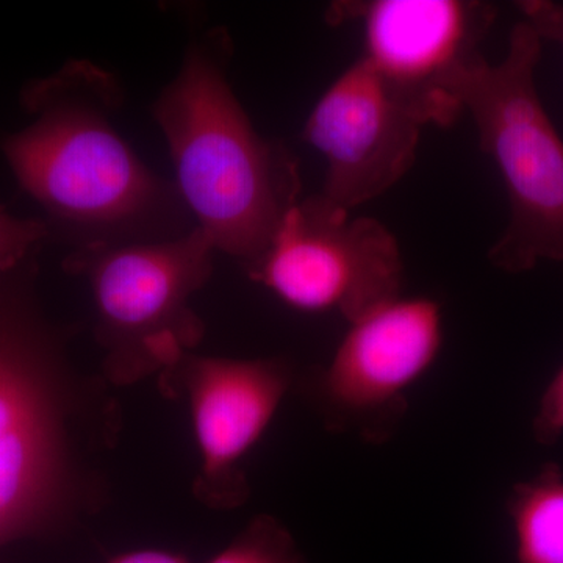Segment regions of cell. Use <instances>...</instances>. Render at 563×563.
Segmentation results:
<instances>
[{
    "label": "cell",
    "instance_id": "obj_16",
    "mask_svg": "<svg viewBox=\"0 0 563 563\" xmlns=\"http://www.w3.org/2000/svg\"><path fill=\"white\" fill-rule=\"evenodd\" d=\"M109 563H190V559L166 550H135L117 555Z\"/></svg>",
    "mask_w": 563,
    "mask_h": 563
},
{
    "label": "cell",
    "instance_id": "obj_6",
    "mask_svg": "<svg viewBox=\"0 0 563 563\" xmlns=\"http://www.w3.org/2000/svg\"><path fill=\"white\" fill-rule=\"evenodd\" d=\"M244 269L291 309L347 322L401 296L404 280L401 250L383 222L351 217L322 195L299 199Z\"/></svg>",
    "mask_w": 563,
    "mask_h": 563
},
{
    "label": "cell",
    "instance_id": "obj_9",
    "mask_svg": "<svg viewBox=\"0 0 563 563\" xmlns=\"http://www.w3.org/2000/svg\"><path fill=\"white\" fill-rule=\"evenodd\" d=\"M429 124L420 103L358 58L322 92L303 125L302 139L328 163L321 195L346 210L384 195L412 168Z\"/></svg>",
    "mask_w": 563,
    "mask_h": 563
},
{
    "label": "cell",
    "instance_id": "obj_2",
    "mask_svg": "<svg viewBox=\"0 0 563 563\" xmlns=\"http://www.w3.org/2000/svg\"><path fill=\"white\" fill-rule=\"evenodd\" d=\"M20 101L32 120L0 151L69 251L165 242L196 228L174 180L152 172L118 131L125 90L117 74L69 60L27 81Z\"/></svg>",
    "mask_w": 563,
    "mask_h": 563
},
{
    "label": "cell",
    "instance_id": "obj_8",
    "mask_svg": "<svg viewBox=\"0 0 563 563\" xmlns=\"http://www.w3.org/2000/svg\"><path fill=\"white\" fill-rule=\"evenodd\" d=\"M166 396L190 412L198 446L196 499L213 510H233L250 499L242 463L261 442L290 390L287 358H229L188 352L158 376Z\"/></svg>",
    "mask_w": 563,
    "mask_h": 563
},
{
    "label": "cell",
    "instance_id": "obj_7",
    "mask_svg": "<svg viewBox=\"0 0 563 563\" xmlns=\"http://www.w3.org/2000/svg\"><path fill=\"white\" fill-rule=\"evenodd\" d=\"M442 344V307L424 296H398L350 322L312 387L325 429L387 443L406 417L410 388L432 368Z\"/></svg>",
    "mask_w": 563,
    "mask_h": 563
},
{
    "label": "cell",
    "instance_id": "obj_10",
    "mask_svg": "<svg viewBox=\"0 0 563 563\" xmlns=\"http://www.w3.org/2000/svg\"><path fill=\"white\" fill-rule=\"evenodd\" d=\"M328 21H361L363 58L420 103L432 124L448 128L463 110L444 84L479 54L477 44L495 21V9L468 0L339 2Z\"/></svg>",
    "mask_w": 563,
    "mask_h": 563
},
{
    "label": "cell",
    "instance_id": "obj_1",
    "mask_svg": "<svg viewBox=\"0 0 563 563\" xmlns=\"http://www.w3.org/2000/svg\"><path fill=\"white\" fill-rule=\"evenodd\" d=\"M38 254L0 274V547L98 509L96 459L117 435L106 380L74 372L68 333L41 307Z\"/></svg>",
    "mask_w": 563,
    "mask_h": 563
},
{
    "label": "cell",
    "instance_id": "obj_13",
    "mask_svg": "<svg viewBox=\"0 0 563 563\" xmlns=\"http://www.w3.org/2000/svg\"><path fill=\"white\" fill-rule=\"evenodd\" d=\"M49 239L46 221L16 217L0 203V274L20 266Z\"/></svg>",
    "mask_w": 563,
    "mask_h": 563
},
{
    "label": "cell",
    "instance_id": "obj_14",
    "mask_svg": "<svg viewBox=\"0 0 563 563\" xmlns=\"http://www.w3.org/2000/svg\"><path fill=\"white\" fill-rule=\"evenodd\" d=\"M532 435L542 446H554L563 435V366L544 388L533 417Z\"/></svg>",
    "mask_w": 563,
    "mask_h": 563
},
{
    "label": "cell",
    "instance_id": "obj_12",
    "mask_svg": "<svg viewBox=\"0 0 563 563\" xmlns=\"http://www.w3.org/2000/svg\"><path fill=\"white\" fill-rule=\"evenodd\" d=\"M207 563H307L287 526L268 514L252 518L224 550Z\"/></svg>",
    "mask_w": 563,
    "mask_h": 563
},
{
    "label": "cell",
    "instance_id": "obj_5",
    "mask_svg": "<svg viewBox=\"0 0 563 563\" xmlns=\"http://www.w3.org/2000/svg\"><path fill=\"white\" fill-rule=\"evenodd\" d=\"M214 254L199 228L165 242L68 252L63 269L90 287L107 384L128 387L158 377L198 350L206 325L192 298L209 284Z\"/></svg>",
    "mask_w": 563,
    "mask_h": 563
},
{
    "label": "cell",
    "instance_id": "obj_15",
    "mask_svg": "<svg viewBox=\"0 0 563 563\" xmlns=\"http://www.w3.org/2000/svg\"><path fill=\"white\" fill-rule=\"evenodd\" d=\"M523 21L539 33L543 41H554L563 47V5L550 0H526L517 3Z\"/></svg>",
    "mask_w": 563,
    "mask_h": 563
},
{
    "label": "cell",
    "instance_id": "obj_11",
    "mask_svg": "<svg viewBox=\"0 0 563 563\" xmlns=\"http://www.w3.org/2000/svg\"><path fill=\"white\" fill-rule=\"evenodd\" d=\"M517 540V563H563V470L544 463L514 485L506 503Z\"/></svg>",
    "mask_w": 563,
    "mask_h": 563
},
{
    "label": "cell",
    "instance_id": "obj_4",
    "mask_svg": "<svg viewBox=\"0 0 563 563\" xmlns=\"http://www.w3.org/2000/svg\"><path fill=\"white\" fill-rule=\"evenodd\" d=\"M542 47L539 33L517 22L501 63L477 54L444 84L472 114L481 150L506 185L509 224L488 251L493 265L506 273L563 262V140L536 88Z\"/></svg>",
    "mask_w": 563,
    "mask_h": 563
},
{
    "label": "cell",
    "instance_id": "obj_3",
    "mask_svg": "<svg viewBox=\"0 0 563 563\" xmlns=\"http://www.w3.org/2000/svg\"><path fill=\"white\" fill-rule=\"evenodd\" d=\"M231 36L222 27L191 35L180 68L151 107L196 228L243 266L257 261L282 218L299 201L295 155L263 139L229 80Z\"/></svg>",
    "mask_w": 563,
    "mask_h": 563
}]
</instances>
